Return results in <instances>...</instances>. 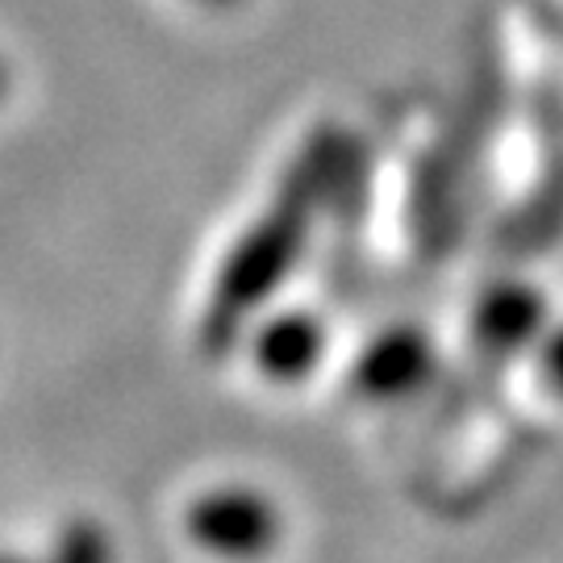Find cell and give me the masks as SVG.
I'll return each mask as SVG.
<instances>
[{"instance_id":"6da1fadb","label":"cell","mask_w":563,"mask_h":563,"mask_svg":"<svg viewBox=\"0 0 563 563\" xmlns=\"http://www.w3.org/2000/svg\"><path fill=\"white\" fill-rule=\"evenodd\" d=\"M339 151L342 146L334 139V130H318L305 142L292 172L280 180V192L272 197V205L260 213V222L251 225L239 239V246L230 251L201 318V342L209 351H222L242 330V322L276 292V284L288 276V267L297 263L305 239H309L313 213H318L325 188L334 180Z\"/></svg>"},{"instance_id":"7a4b0ae2","label":"cell","mask_w":563,"mask_h":563,"mask_svg":"<svg viewBox=\"0 0 563 563\" xmlns=\"http://www.w3.org/2000/svg\"><path fill=\"white\" fill-rule=\"evenodd\" d=\"M188 534L218 560H260L280 539V518L267 497L246 488H218L205 493L188 509Z\"/></svg>"},{"instance_id":"3957f363","label":"cell","mask_w":563,"mask_h":563,"mask_svg":"<svg viewBox=\"0 0 563 563\" xmlns=\"http://www.w3.org/2000/svg\"><path fill=\"white\" fill-rule=\"evenodd\" d=\"M426 372H430V342L413 330H393L363 351L355 384L372 397H401L426 380Z\"/></svg>"},{"instance_id":"277c9868","label":"cell","mask_w":563,"mask_h":563,"mask_svg":"<svg viewBox=\"0 0 563 563\" xmlns=\"http://www.w3.org/2000/svg\"><path fill=\"white\" fill-rule=\"evenodd\" d=\"M255 360L276 380H297L313 363L322 360V325L305 313L276 318L255 342Z\"/></svg>"},{"instance_id":"5b68a950","label":"cell","mask_w":563,"mask_h":563,"mask_svg":"<svg viewBox=\"0 0 563 563\" xmlns=\"http://www.w3.org/2000/svg\"><path fill=\"white\" fill-rule=\"evenodd\" d=\"M543 322V305L534 292L526 288H497L481 301V313H476V334L481 342H488L493 351H514L522 346Z\"/></svg>"},{"instance_id":"8992f818","label":"cell","mask_w":563,"mask_h":563,"mask_svg":"<svg viewBox=\"0 0 563 563\" xmlns=\"http://www.w3.org/2000/svg\"><path fill=\"white\" fill-rule=\"evenodd\" d=\"M59 563H109V547H104L101 530L92 522L67 526L59 543Z\"/></svg>"},{"instance_id":"52a82bcc","label":"cell","mask_w":563,"mask_h":563,"mask_svg":"<svg viewBox=\"0 0 563 563\" xmlns=\"http://www.w3.org/2000/svg\"><path fill=\"white\" fill-rule=\"evenodd\" d=\"M543 367H547V376H551V384H555V388L563 393V334H555V339L547 342Z\"/></svg>"},{"instance_id":"ba28073f","label":"cell","mask_w":563,"mask_h":563,"mask_svg":"<svg viewBox=\"0 0 563 563\" xmlns=\"http://www.w3.org/2000/svg\"><path fill=\"white\" fill-rule=\"evenodd\" d=\"M205 4H239V0H205Z\"/></svg>"},{"instance_id":"9c48e42d","label":"cell","mask_w":563,"mask_h":563,"mask_svg":"<svg viewBox=\"0 0 563 563\" xmlns=\"http://www.w3.org/2000/svg\"><path fill=\"white\" fill-rule=\"evenodd\" d=\"M4 84L9 80H4V67H0V97H4Z\"/></svg>"},{"instance_id":"30bf717a","label":"cell","mask_w":563,"mask_h":563,"mask_svg":"<svg viewBox=\"0 0 563 563\" xmlns=\"http://www.w3.org/2000/svg\"><path fill=\"white\" fill-rule=\"evenodd\" d=\"M0 563H21V560H0Z\"/></svg>"}]
</instances>
